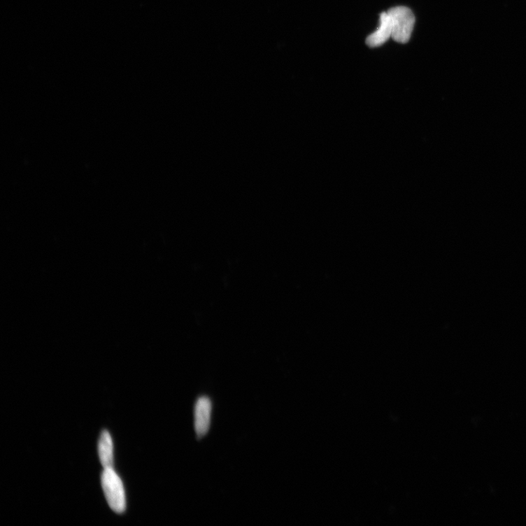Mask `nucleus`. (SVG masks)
Segmentation results:
<instances>
[{"label":"nucleus","mask_w":526,"mask_h":526,"mask_svg":"<svg viewBox=\"0 0 526 526\" xmlns=\"http://www.w3.org/2000/svg\"><path fill=\"white\" fill-rule=\"evenodd\" d=\"M392 27V38L400 43L409 41L415 24L412 10L404 6L390 9L388 12Z\"/></svg>","instance_id":"f257e3e1"},{"label":"nucleus","mask_w":526,"mask_h":526,"mask_svg":"<svg viewBox=\"0 0 526 526\" xmlns=\"http://www.w3.org/2000/svg\"><path fill=\"white\" fill-rule=\"evenodd\" d=\"M102 487L112 511L122 513L126 509L124 485L118 474L111 469H105L101 478Z\"/></svg>","instance_id":"f03ea898"},{"label":"nucleus","mask_w":526,"mask_h":526,"mask_svg":"<svg viewBox=\"0 0 526 526\" xmlns=\"http://www.w3.org/2000/svg\"><path fill=\"white\" fill-rule=\"evenodd\" d=\"M211 401L207 397L197 399L194 406V429L197 438L204 437L211 424Z\"/></svg>","instance_id":"7ed1b4c3"},{"label":"nucleus","mask_w":526,"mask_h":526,"mask_svg":"<svg viewBox=\"0 0 526 526\" xmlns=\"http://www.w3.org/2000/svg\"><path fill=\"white\" fill-rule=\"evenodd\" d=\"M392 38V27L387 12L381 15L380 27L367 38V44L371 47H380Z\"/></svg>","instance_id":"20e7f679"},{"label":"nucleus","mask_w":526,"mask_h":526,"mask_svg":"<svg viewBox=\"0 0 526 526\" xmlns=\"http://www.w3.org/2000/svg\"><path fill=\"white\" fill-rule=\"evenodd\" d=\"M98 453L104 469L113 468V445L111 436L107 431L103 432L99 439Z\"/></svg>","instance_id":"39448f33"}]
</instances>
